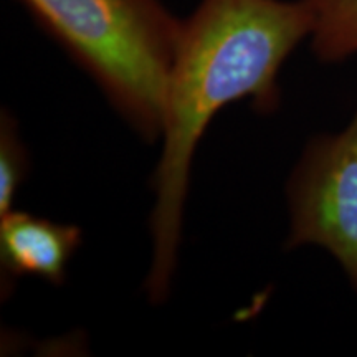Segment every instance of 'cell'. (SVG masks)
<instances>
[{
    "label": "cell",
    "mask_w": 357,
    "mask_h": 357,
    "mask_svg": "<svg viewBox=\"0 0 357 357\" xmlns=\"http://www.w3.org/2000/svg\"><path fill=\"white\" fill-rule=\"evenodd\" d=\"M82 245V230L50 218L12 211L0 215V265L8 280L38 276L61 284Z\"/></svg>",
    "instance_id": "cell-4"
},
{
    "label": "cell",
    "mask_w": 357,
    "mask_h": 357,
    "mask_svg": "<svg viewBox=\"0 0 357 357\" xmlns=\"http://www.w3.org/2000/svg\"><path fill=\"white\" fill-rule=\"evenodd\" d=\"M26 172V153L17 124L10 114L2 113L0 123V215L13 208V199Z\"/></svg>",
    "instance_id": "cell-6"
},
{
    "label": "cell",
    "mask_w": 357,
    "mask_h": 357,
    "mask_svg": "<svg viewBox=\"0 0 357 357\" xmlns=\"http://www.w3.org/2000/svg\"><path fill=\"white\" fill-rule=\"evenodd\" d=\"M287 195V248H324L357 289V109L341 132L310 141Z\"/></svg>",
    "instance_id": "cell-3"
},
{
    "label": "cell",
    "mask_w": 357,
    "mask_h": 357,
    "mask_svg": "<svg viewBox=\"0 0 357 357\" xmlns=\"http://www.w3.org/2000/svg\"><path fill=\"white\" fill-rule=\"evenodd\" d=\"M301 0H200L182 20L162 111V151L154 174L153 261L146 278L153 303L167 300L176 271L182 217L195 149L223 106L252 98L271 111L278 73L310 38Z\"/></svg>",
    "instance_id": "cell-1"
},
{
    "label": "cell",
    "mask_w": 357,
    "mask_h": 357,
    "mask_svg": "<svg viewBox=\"0 0 357 357\" xmlns=\"http://www.w3.org/2000/svg\"><path fill=\"white\" fill-rule=\"evenodd\" d=\"M311 17L310 43L323 63L357 55V0H301Z\"/></svg>",
    "instance_id": "cell-5"
},
{
    "label": "cell",
    "mask_w": 357,
    "mask_h": 357,
    "mask_svg": "<svg viewBox=\"0 0 357 357\" xmlns=\"http://www.w3.org/2000/svg\"><path fill=\"white\" fill-rule=\"evenodd\" d=\"M20 2L144 139H159L182 20L160 0Z\"/></svg>",
    "instance_id": "cell-2"
}]
</instances>
